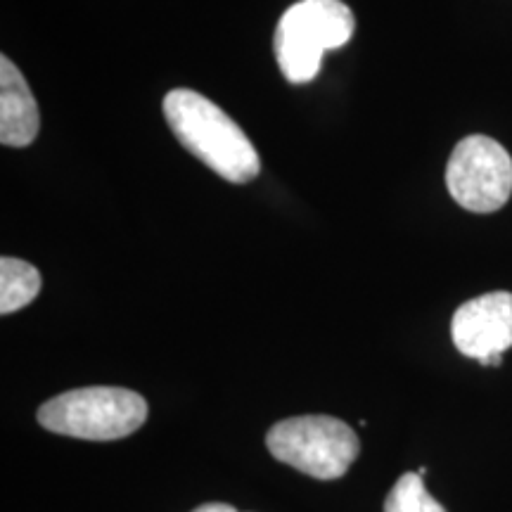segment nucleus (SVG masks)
Returning <instances> with one entry per match:
<instances>
[{
  "instance_id": "4",
  "label": "nucleus",
  "mask_w": 512,
  "mask_h": 512,
  "mask_svg": "<svg viewBox=\"0 0 512 512\" xmlns=\"http://www.w3.org/2000/svg\"><path fill=\"white\" fill-rule=\"evenodd\" d=\"M271 456L316 479H339L358 458L361 441L332 415H299L278 422L266 437Z\"/></svg>"
},
{
  "instance_id": "6",
  "label": "nucleus",
  "mask_w": 512,
  "mask_h": 512,
  "mask_svg": "<svg viewBox=\"0 0 512 512\" xmlns=\"http://www.w3.org/2000/svg\"><path fill=\"white\" fill-rule=\"evenodd\" d=\"M451 337L460 354L482 366H501L512 347V294L489 292L453 313Z\"/></svg>"
},
{
  "instance_id": "7",
  "label": "nucleus",
  "mask_w": 512,
  "mask_h": 512,
  "mask_svg": "<svg viewBox=\"0 0 512 512\" xmlns=\"http://www.w3.org/2000/svg\"><path fill=\"white\" fill-rule=\"evenodd\" d=\"M41 114L29 83L10 62L0 57V143L8 147H27L36 140Z\"/></svg>"
},
{
  "instance_id": "10",
  "label": "nucleus",
  "mask_w": 512,
  "mask_h": 512,
  "mask_svg": "<svg viewBox=\"0 0 512 512\" xmlns=\"http://www.w3.org/2000/svg\"><path fill=\"white\" fill-rule=\"evenodd\" d=\"M192 512H240V510H235L233 505H226V503H207V505H200V508H195Z\"/></svg>"
},
{
  "instance_id": "1",
  "label": "nucleus",
  "mask_w": 512,
  "mask_h": 512,
  "mask_svg": "<svg viewBox=\"0 0 512 512\" xmlns=\"http://www.w3.org/2000/svg\"><path fill=\"white\" fill-rule=\"evenodd\" d=\"M164 117L178 143L223 181L245 185L261 174L252 140L216 102L190 88H174L164 98Z\"/></svg>"
},
{
  "instance_id": "3",
  "label": "nucleus",
  "mask_w": 512,
  "mask_h": 512,
  "mask_svg": "<svg viewBox=\"0 0 512 512\" xmlns=\"http://www.w3.org/2000/svg\"><path fill=\"white\" fill-rule=\"evenodd\" d=\"M147 401L121 387H83L64 392L38 408L48 432L86 441L124 439L145 425Z\"/></svg>"
},
{
  "instance_id": "2",
  "label": "nucleus",
  "mask_w": 512,
  "mask_h": 512,
  "mask_svg": "<svg viewBox=\"0 0 512 512\" xmlns=\"http://www.w3.org/2000/svg\"><path fill=\"white\" fill-rule=\"evenodd\" d=\"M354 29V12L342 0H299L275 27L273 48L280 72L294 86L313 81L323 55L347 46Z\"/></svg>"
},
{
  "instance_id": "8",
  "label": "nucleus",
  "mask_w": 512,
  "mask_h": 512,
  "mask_svg": "<svg viewBox=\"0 0 512 512\" xmlns=\"http://www.w3.org/2000/svg\"><path fill=\"white\" fill-rule=\"evenodd\" d=\"M41 273L22 259L3 256L0 259V313L10 316L29 306L41 292Z\"/></svg>"
},
{
  "instance_id": "5",
  "label": "nucleus",
  "mask_w": 512,
  "mask_h": 512,
  "mask_svg": "<svg viewBox=\"0 0 512 512\" xmlns=\"http://www.w3.org/2000/svg\"><path fill=\"white\" fill-rule=\"evenodd\" d=\"M446 188L467 211H498L512 195V157L494 138L467 136L448 159Z\"/></svg>"
},
{
  "instance_id": "9",
  "label": "nucleus",
  "mask_w": 512,
  "mask_h": 512,
  "mask_svg": "<svg viewBox=\"0 0 512 512\" xmlns=\"http://www.w3.org/2000/svg\"><path fill=\"white\" fill-rule=\"evenodd\" d=\"M384 512H446V508L434 501L418 472H406L389 491Z\"/></svg>"
}]
</instances>
